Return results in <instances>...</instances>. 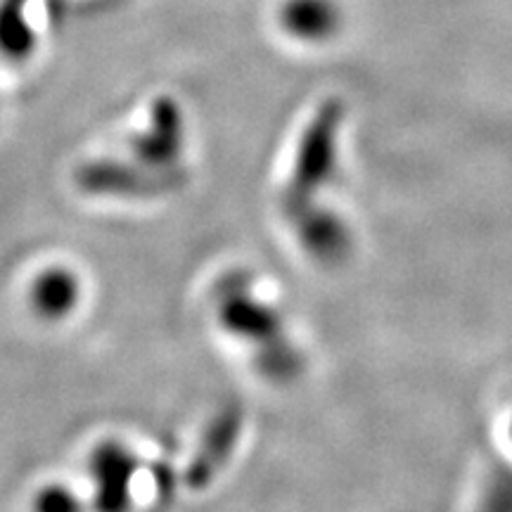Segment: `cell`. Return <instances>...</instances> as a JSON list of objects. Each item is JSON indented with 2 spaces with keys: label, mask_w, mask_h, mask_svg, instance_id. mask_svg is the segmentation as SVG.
<instances>
[{
  "label": "cell",
  "mask_w": 512,
  "mask_h": 512,
  "mask_svg": "<svg viewBox=\"0 0 512 512\" xmlns=\"http://www.w3.org/2000/svg\"><path fill=\"white\" fill-rule=\"evenodd\" d=\"M219 320L230 335L252 339L261 351L271 354V349L283 347L280 339V318L271 306L252 297V292L240 283H228L219 299Z\"/></svg>",
  "instance_id": "obj_3"
},
{
  "label": "cell",
  "mask_w": 512,
  "mask_h": 512,
  "mask_svg": "<svg viewBox=\"0 0 512 512\" xmlns=\"http://www.w3.org/2000/svg\"><path fill=\"white\" fill-rule=\"evenodd\" d=\"M181 112L171 100H159L155 105V119H150V128L138 138V155L147 162H174L181 155Z\"/></svg>",
  "instance_id": "obj_7"
},
{
  "label": "cell",
  "mask_w": 512,
  "mask_h": 512,
  "mask_svg": "<svg viewBox=\"0 0 512 512\" xmlns=\"http://www.w3.org/2000/svg\"><path fill=\"white\" fill-rule=\"evenodd\" d=\"M27 8L29 0H0V53L10 60H22L34 50Z\"/></svg>",
  "instance_id": "obj_8"
},
{
  "label": "cell",
  "mask_w": 512,
  "mask_h": 512,
  "mask_svg": "<svg viewBox=\"0 0 512 512\" xmlns=\"http://www.w3.org/2000/svg\"><path fill=\"white\" fill-rule=\"evenodd\" d=\"M29 302L38 316L62 320L81 302V280L69 268H48L36 275L29 290Z\"/></svg>",
  "instance_id": "obj_5"
},
{
  "label": "cell",
  "mask_w": 512,
  "mask_h": 512,
  "mask_svg": "<svg viewBox=\"0 0 512 512\" xmlns=\"http://www.w3.org/2000/svg\"><path fill=\"white\" fill-rule=\"evenodd\" d=\"M299 240L318 261H339L349 252V233L344 223L323 209H299Z\"/></svg>",
  "instance_id": "obj_6"
},
{
  "label": "cell",
  "mask_w": 512,
  "mask_h": 512,
  "mask_svg": "<svg viewBox=\"0 0 512 512\" xmlns=\"http://www.w3.org/2000/svg\"><path fill=\"white\" fill-rule=\"evenodd\" d=\"M342 117L344 107L337 100H328L318 110L311 126L306 128L285 195V204L292 214L304 209L320 185L328 183L330 176L335 174V133Z\"/></svg>",
  "instance_id": "obj_1"
},
{
  "label": "cell",
  "mask_w": 512,
  "mask_h": 512,
  "mask_svg": "<svg viewBox=\"0 0 512 512\" xmlns=\"http://www.w3.org/2000/svg\"><path fill=\"white\" fill-rule=\"evenodd\" d=\"M278 24L294 41L320 46L339 34L344 12L337 0H283L278 8Z\"/></svg>",
  "instance_id": "obj_4"
},
{
  "label": "cell",
  "mask_w": 512,
  "mask_h": 512,
  "mask_svg": "<svg viewBox=\"0 0 512 512\" xmlns=\"http://www.w3.org/2000/svg\"><path fill=\"white\" fill-rule=\"evenodd\" d=\"M31 512H86V505L76 496V491L55 482L36 491Z\"/></svg>",
  "instance_id": "obj_9"
},
{
  "label": "cell",
  "mask_w": 512,
  "mask_h": 512,
  "mask_svg": "<svg viewBox=\"0 0 512 512\" xmlns=\"http://www.w3.org/2000/svg\"><path fill=\"white\" fill-rule=\"evenodd\" d=\"M138 472L136 453L124 441H102L88 460L95 512H128L133 501V479Z\"/></svg>",
  "instance_id": "obj_2"
}]
</instances>
